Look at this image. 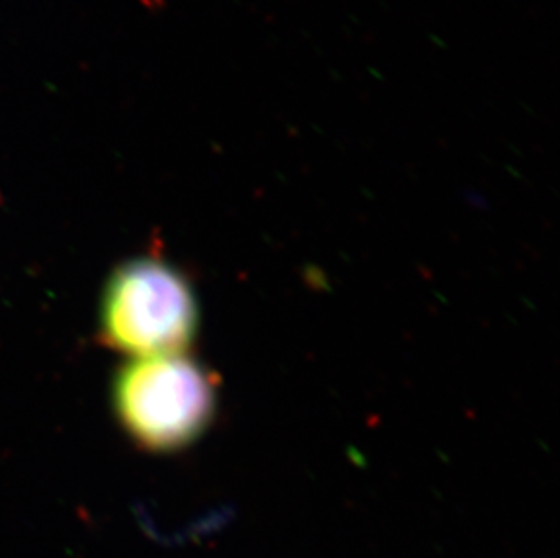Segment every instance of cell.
<instances>
[{"label":"cell","instance_id":"1","mask_svg":"<svg viewBox=\"0 0 560 558\" xmlns=\"http://www.w3.org/2000/svg\"><path fill=\"white\" fill-rule=\"evenodd\" d=\"M113 406L127 435L149 452L195 443L217 416L218 383L186 353L138 358L113 383Z\"/></svg>","mask_w":560,"mask_h":558},{"label":"cell","instance_id":"2","mask_svg":"<svg viewBox=\"0 0 560 558\" xmlns=\"http://www.w3.org/2000/svg\"><path fill=\"white\" fill-rule=\"evenodd\" d=\"M198 301L189 279L153 256L113 270L101 301V336L135 358L184 353L198 330Z\"/></svg>","mask_w":560,"mask_h":558}]
</instances>
